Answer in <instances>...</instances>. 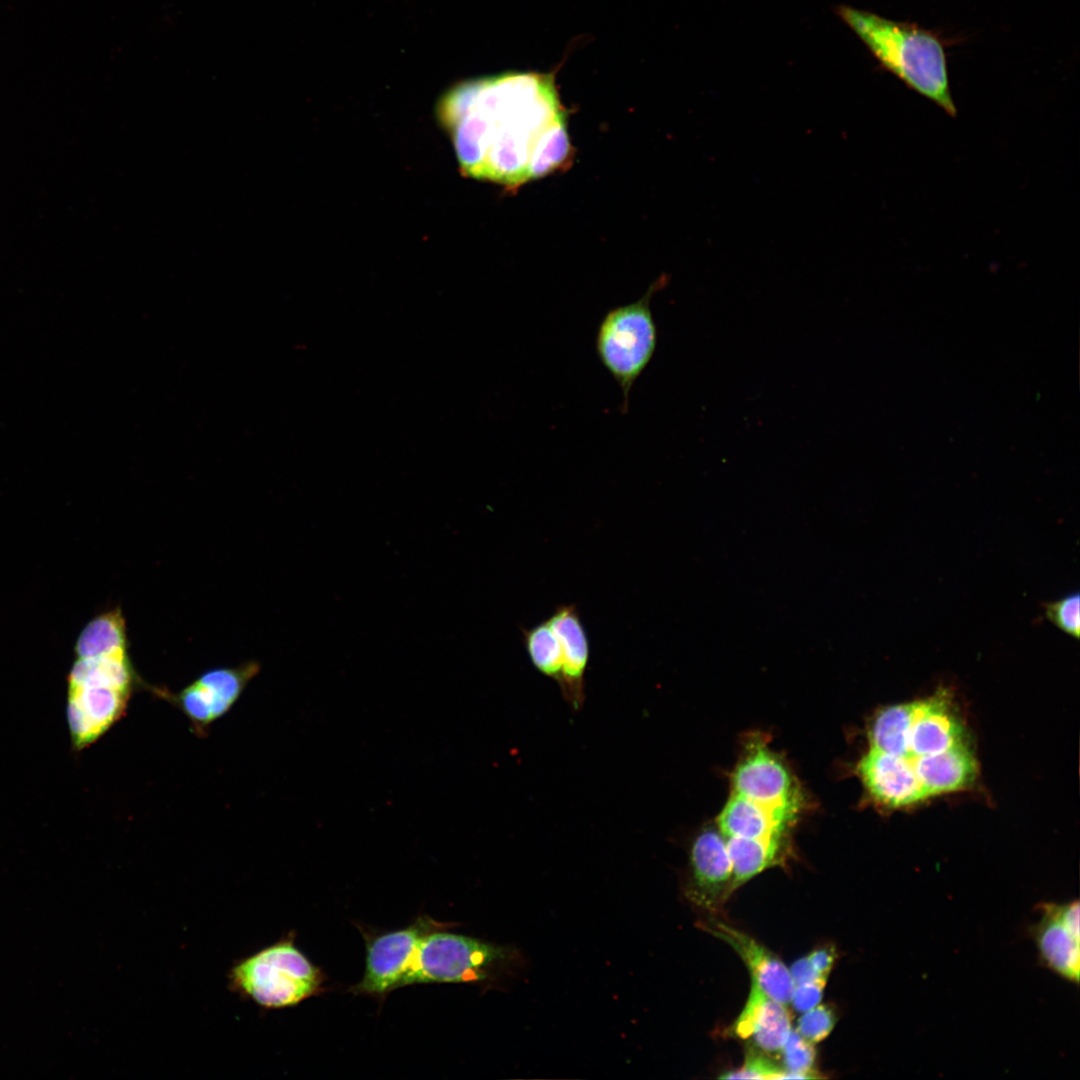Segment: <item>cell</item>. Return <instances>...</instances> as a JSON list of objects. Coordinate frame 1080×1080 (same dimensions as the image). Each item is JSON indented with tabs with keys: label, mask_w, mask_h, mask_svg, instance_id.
<instances>
[{
	"label": "cell",
	"mask_w": 1080,
	"mask_h": 1080,
	"mask_svg": "<svg viewBox=\"0 0 1080 1080\" xmlns=\"http://www.w3.org/2000/svg\"><path fill=\"white\" fill-rule=\"evenodd\" d=\"M437 117L472 178L517 187L559 169L571 153L549 75L510 72L462 82L441 97Z\"/></svg>",
	"instance_id": "1"
},
{
	"label": "cell",
	"mask_w": 1080,
	"mask_h": 1080,
	"mask_svg": "<svg viewBox=\"0 0 1080 1080\" xmlns=\"http://www.w3.org/2000/svg\"><path fill=\"white\" fill-rule=\"evenodd\" d=\"M840 15L882 66L949 115H956L945 52L936 35L850 7H842Z\"/></svg>",
	"instance_id": "2"
},
{
	"label": "cell",
	"mask_w": 1080,
	"mask_h": 1080,
	"mask_svg": "<svg viewBox=\"0 0 1080 1080\" xmlns=\"http://www.w3.org/2000/svg\"><path fill=\"white\" fill-rule=\"evenodd\" d=\"M321 981L292 936L237 959L227 971L230 992L264 1010L297 1005L318 992Z\"/></svg>",
	"instance_id": "3"
},
{
	"label": "cell",
	"mask_w": 1080,
	"mask_h": 1080,
	"mask_svg": "<svg viewBox=\"0 0 1080 1080\" xmlns=\"http://www.w3.org/2000/svg\"><path fill=\"white\" fill-rule=\"evenodd\" d=\"M667 281L665 275L661 276L637 301L609 310L598 326L596 353L621 389L622 413L627 412L633 385L655 353L657 327L650 302L653 294Z\"/></svg>",
	"instance_id": "4"
},
{
	"label": "cell",
	"mask_w": 1080,
	"mask_h": 1080,
	"mask_svg": "<svg viewBox=\"0 0 1080 1080\" xmlns=\"http://www.w3.org/2000/svg\"><path fill=\"white\" fill-rule=\"evenodd\" d=\"M506 957L498 946L439 930L422 938L399 987L415 983L467 982L487 977V970Z\"/></svg>",
	"instance_id": "5"
},
{
	"label": "cell",
	"mask_w": 1080,
	"mask_h": 1080,
	"mask_svg": "<svg viewBox=\"0 0 1080 1080\" xmlns=\"http://www.w3.org/2000/svg\"><path fill=\"white\" fill-rule=\"evenodd\" d=\"M733 793L765 807L798 814L802 796L784 762L758 739L747 743L732 775Z\"/></svg>",
	"instance_id": "6"
},
{
	"label": "cell",
	"mask_w": 1080,
	"mask_h": 1080,
	"mask_svg": "<svg viewBox=\"0 0 1080 1080\" xmlns=\"http://www.w3.org/2000/svg\"><path fill=\"white\" fill-rule=\"evenodd\" d=\"M259 671L256 662L232 668L206 671L177 694L156 689L158 695L175 704L201 733L213 721L223 716L240 697L247 683Z\"/></svg>",
	"instance_id": "7"
},
{
	"label": "cell",
	"mask_w": 1080,
	"mask_h": 1080,
	"mask_svg": "<svg viewBox=\"0 0 1080 1080\" xmlns=\"http://www.w3.org/2000/svg\"><path fill=\"white\" fill-rule=\"evenodd\" d=\"M1038 922L1029 928L1039 960L1056 975L1074 984L1080 975V903L1041 902Z\"/></svg>",
	"instance_id": "8"
},
{
	"label": "cell",
	"mask_w": 1080,
	"mask_h": 1080,
	"mask_svg": "<svg viewBox=\"0 0 1080 1080\" xmlns=\"http://www.w3.org/2000/svg\"><path fill=\"white\" fill-rule=\"evenodd\" d=\"M446 926L447 924L421 916L403 930L376 938L368 948L363 979L354 990L357 993L378 995L398 988L411 956L422 938Z\"/></svg>",
	"instance_id": "9"
},
{
	"label": "cell",
	"mask_w": 1080,
	"mask_h": 1080,
	"mask_svg": "<svg viewBox=\"0 0 1080 1080\" xmlns=\"http://www.w3.org/2000/svg\"><path fill=\"white\" fill-rule=\"evenodd\" d=\"M690 872L687 897L707 911H718L730 896L732 879V864L723 834L708 828L696 837L691 847Z\"/></svg>",
	"instance_id": "10"
},
{
	"label": "cell",
	"mask_w": 1080,
	"mask_h": 1080,
	"mask_svg": "<svg viewBox=\"0 0 1080 1080\" xmlns=\"http://www.w3.org/2000/svg\"><path fill=\"white\" fill-rule=\"evenodd\" d=\"M130 695L103 685L68 686L67 720L74 748L93 744L118 721Z\"/></svg>",
	"instance_id": "11"
},
{
	"label": "cell",
	"mask_w": 1080,
	"mask_h": 1080,
	"mask_svg": "<svg viewBox=\"0 0 1080 1080\" xmlns=\"http://www.w3.org/2000/svg\"><path fill=\"white\" fill-rule=\"evenodd\" d=\"M857 773L871 798L882 806L901 808L928 797L906 757L870 748L859 761Z\"/></svg>",
	"instance_id": "12"
},
{
	"label": "cell",
	"mask_w": 1080,
	"mask_h": 1080,
	"mask_svg": "<svg viewBox=\"0 0 1080 1080\" xmlns=\"http://www.w3.org/2000/svg\"><path fill=\"white\" fill-rule=\"evenodd\" d=\"M701 928L728 943L738 953L750 970L752 981L768 996L784 1005L790 1003L794 983L789 969L774 953L749 935L716 919L703 922Z\"/></svg>",
	"instance_id": "13"
},
{
	"label": "cell",
	"mask_w": 1080,
	"mask_h": 1080,
	"mask_svg": "<svg viewBox=\"0 0 1080 1080\" xmlns=\"http://www.w3.org/2000/svg\"><path fill=\"white\" fill-rule=\"evenodd\" d=\"M950 704L946 691L913 702L906 758L939 753L965 743L963 728Z\"/></svg>",
	"instance_id": "14"
},
{
	"label": "cell",
	"mask_w": 1080,
	"mask_h": 1080,
	"mask_svg": "<svg viewBox=\"0 0 1080 1080\" xmlns=\"http://www.w3.org/2000/svg\"><path fill=\"white\" fill-rule=\"evenodd\" d=\"M562 650V670L558 682L563 698L577 711L585 700V672L589 661V641L575 604L558 606L548 618Z\"/></svg>",
	"instance_id": "15"
},
{
	"label": "cell",
	"mask_w": 1080,
	"mask_h": 1080,
	"mask_svg": "<svg viewBox=\"0 0 1080 1080\" xmlns=\"http://www.w3.org/2000/svg\"><path fill=\"white\" fill-rule=\"evenodd\" d=\"M784 1004L768 996L752 981L746 1004L734 1024L737 1037L752 1040L765 1052L781 1051L791 1032Z\"/></svg>",
	"instance_id": "16"
},
{
	"label": "cell",
	"mask_w": 1080,
	"mask_h": 1080,
	"mask_svg": "<svg viewBox=\"0 0 1080 1080\" xmlns=\"http://www.w3.org/2000/svg\"><path fill=\"white\" fill-rule=\"evenodd\" d=\"M910 761L928 797L966 789L977 776L976 760L966 743Z\"/></svg>",
	"instance_id": "17"
},
{
	"label": "cell",
	"mask_w": 1080,
	"mask_h": 1080,
	"mask_svg": "<svg viewBox=\"0 0 1080 1080\" xmlns=\"http://www.w3.org/2000/svg\"><path fill=\"white\" fill-rule=\"evenodd\" d=\"M797 813L765 807L733 793L718 817L725 838H763L787 834Z\"/></svg>",
	"instance_id": "18"
},
{
	"label": "cell",
	"mask_w": 1080,
	"mask_h": 1080,
	"mask_svg": "<svg viewBox=\"0 0 1080 1080\" xmlns=\"http://www.w3.org/2000/svg\"><path fill=\"white\" fill-rule=\"evenodd\" d=\"M732 864L731 895L764 870L783 865L791 854L786 834L763 838H725Z\"/></svg>",
	"instance_id": "19"
},
{
	"label": "cell",
	"mask_w": 1080,
	"mask_h": 1080,
	"mask_svg": "<svg viewBox=\"0 0 1080 1080\" xmlns=\"http://www.w3.org/2000/svg\"><path fill=\"white\" fill-rule=\"evenodd\" d=\"M135 683L127 652L78 658L68 676V686L103 685L131 692Z\"/></svg>",
	"instance_id": "20"
},
{
	"label": "cell",
	"mask_w": 1080,
	"mask_h": 1080,
	"mask_svg": "<svg viewBox=\"0 0 1080 1080\" xmlns=\"http://www.w3.org/2000/svg\"><path fill=\"white\" fill-rule=\"evenodd\" d=\"M75 652L78 658H89L127 652L126 625L119 608L93 618L80 633Z\"/></svg>",
	"instance_id": "21"
},
{
	"label": "cell",
	"mask_w": 1080,
	"mask_h": 1080,
	"mask_svg": "<svg viewBox=\"0 0 1080 1080\" xmlns=\"http://www.w3.org/2000/svg\"><path fill=\"white\" fill-rule=\"evenodd\" d=\"M913 715V702L891 705L880 710L868 731L872 749L907 757L908 735Z\"/></svg>",
	"instance_id": "22"
},
{
	"label": "cell",
	"mask_w": 1080,
	"mask_h": 1080,
	"mask_svg": "<svg viewBox=\"0 0 1080 1080\" xmlns=\"http://www.w3.org/2000/svg\"><path fill=\"white\" fill-rule=\"evenodd\" d=\"M522 634L532 665L558 684L562 670V650L548 618L531 628H522Z\"/></svg>",
	"instance_id": "23"
},
{
	"label": "cell",
	"mask_w": 1080,
	"mask_h": 1080,
	"mask_svg": "<svg viewBox=\"0 0 1080 1080\" xmlns=\"http://www.w3.org/2000/svg\"><path fill=\"white\" fill-rule=\"evenodd\" d=\"M781 1051L784 1068L791 1079L818 1078L814 1044L804 1039L796 1030H791Z\"/></svg>",
	"instance_id": "24"
},
{
	"label": "cell",
	"mask_w": 1080,
	"mask_h": 1080,
	"mask_svg": "<svg viewBox=\"0 0 1080 1080\" xmlns=\"http://www.w3.org/2000/svg\"><path fill=\"white\" fill-rule=\"evenodd\" d=\"M837 1015L827 1004H817L804 1012L798 1020L796 1031L807 1041L815 1044L824 1040L833 1030Z\"/></svg>",
	"instance_id": "25"
},
{
	"label": "cell",
	"mask_w": 1080,
	"mask_h": 1080,
	"mask_svg": "<svg viewBox=\"0 0 1080 1080\" xmlns=\"http://www.w3.org/2000/svg\"><path fill=\"white\" fill-rule=\"evenodd\" d=\"M1079 601V594L1073 593L1044 605L1046 617L1075 639H1078L1080 631Z\"/></svg>",
	"instance_id": "26"
},
{
	"label": "cell",
	"mask_w": 1080,
	"mask_h": 1080,
	"mask_svg": "<svg viewBox=\"0 0 1080 1080\" xmlns=\"http://www.w3.org/2000/svg\"><path fill=\"white\" fill-rule=\"evenodd\" d=\"M722 1079H791L790 1074L771 1059L751 1051L744 1064L721 1075Z\"/></svg>",
	"instance_id": "27"
},
{
	"label": "cell",
	"mask_w": 1080,
	"mask_h": 1080,
	"mask_svg": "<svg viewBox=\"0 0 1080 1080\" xmlns=\"http://www.w3.org/2000/svg\"><path fill=\"white\" fill-rule=\"evenodd\" d=\"M826 981L827 979H818L794 985L790 1001L793 1008L797 1012H805L819 1004L823 996Z\"/></svg>",
	"instance_id": "28"
},
{
	"label": "cell",
	"mask_w": 1080,
	"mask_h": 1080,
	"mask_svg": "<svg viewBox=\"0 0 1080 1080\" xmlns=\"http://www.w3.org/2000/svg\"><path fill=\"white\" fill-rule=\"evenodd\" d=\"M807 957L813 968L821 976L828 978L834 962L836 961L837 954L833 947L824 946L815 949Z\"/></svg>",
	"instance_id": "29"
},
{
	"label": "cell",
	"mask_w": 1080,
	"mask_h": 1080,
	"mask_svg": "<svg viewBox=\"0 0 1080 1080\" xmlns=\"http://www.w3.org/2000/svg\"><path fill=\"white\" fill-rule=\"evenodd\" d=\"M794 985L803 984L818 979H827L821 976L811 965L808 957H803L792 965L789 970Z\"/></svg>",
	"instance_id": "30"
}]
</instances>
